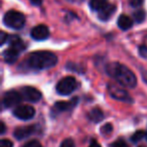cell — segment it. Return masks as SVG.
Returning <instances> with one entry per match:
<instances>
[{
	"instance_id": "cell-17",
	"label": "cell",
	"mask_w": 147,
	"mask_h": 147,
	"mask_svg": "<svg viewBox=\"0 0 147 147\" xmlns=\"http://www.w3.org/2000/svg\"><path fill=\"white\" fill-rule=\"evenodd\" d=\"M108 4V1L107 0H91L90 6L93 10L100 11L102 8H104L106 5Z\"/></svg>"
},
{
	"instance_id": "cell-27",
	"label": "cell",
	"mask_w": 147,
	"mask_h": 147,
	"mask_svg": "<svg viewBox=\"0 0 147 147\" xmlns=\"http://www.w3.org/2000/svg\"><path fill=\"white\" fill-rule=\"evenodd\" d=\"M6 39H7V34L2 31V32L0 33V45H4Z\"/></svg>"
},
{
	"instance_id": "cell-19",
	"label": "cell",
	"mask_w": 147,
	"mask_h": 147,
	"mask_svg": "<svg viewBox=\"0 0 147 147\" xmlns=\"http://www.w3.org/2000/svg\"><path fill=\"white\" fill-rule=\"evenodd\" d=\"M134 19L137 23H141L146 17V13L143 10H137L136 12H134Z\"/></svg>"
},
{
	"instance_id": "cell-21",
	"label": "cell",
	"mask_w": 147,
	"mask_h": 147,
	"mask_svg": "<svg viewBox=\"0 0 147 147\" xmlns=\"http://www.w3.org/2000/svg\"><path fill=\"white\" fill-rule=\"evenodd\" d=\"M59 147H75V142H74V140L71 138L65 139V140L61 142Z\"/></svg>"
},
{
	"instance_id": "cell-8",
	"label": "cell",
	"mask_w": 147,
	"mask_h": 147,
	"mask_svg": "<svg viewBox=\"0 0 147 147\" xmlns=\"http://www.w3.org/2000/svg\"><path fill=\"white\" fill-rule=\"evenodd\" d=\"M21 92H22L21 95L24 98V100L28 101V102H37L40 100L41 96H42L41 93L33 87H24L22 88Z\"/></svg>"
},
{
	"instance_id": "cell-12",
	"label": "cell",
	"mask_w": 147,
	"mask_h": 147,
	"mask_svg": "<svg viewBox=\"0 0 147 147\" xmlns=\"http://www.w3.org/2000/svg\"><path fill=\"white\" fill-rule=\"evenodd\" d=\"M115 9H116V7H115L114 5L109 4L108 3L104 8H102L100 11H98L99 18H100L101 20H108L113 15V13L115 12Z\"/></svg>"
},
{
	"instance_id": "cell-4",
	"label": "cell",
	"mask_w": 147,
	"mask_h": 147,
	"mask_svg": "<svg viewBox=\"0 0 147 147\" xmlns=\"http://www.w3.org/2000/svg\"><path fill=\"white\" fill-rule=\"evenodd\" d=\"M78 87V82L74 77H65L61 79L57 85V92L61 96L69 95L76 90Z\"/></svg>"
},
{
	"instance_id": "cell-2",
	"label": "cell",
	"mask_w": 147,
	"mask_h": 147,
	"mask_svg": "<svg viewBox=\"0 0 147 147\" xmlns=\"http://www.w3.org/2000/svg\"><path fill=\"white\" fill-rule=\"evenodd\" d=\"M26 63L31 69H47L57 65V57L55 53L51 51H34L27 57Z\"/></svg>"
},
{
	"instance_id": "cell-18",
	"label": "cell",
	"mask_w": 147,
	"mask_h": 147,
	"mask_svg": "<svg viewBox=\"0 0 147 147\" xmlns=\"http://www.w3.org/2000/svg\"><path fill=\"white\" fill-rule=\"evenodd\" d=\"M145 136H146V132H145V131L138 130V131H136L132 136H131V141L134 142V143H136V142H138V141H140L141 139Z\"/></svg>"
},
{
	"instance_id": "cell-32",
	"label": "cell",
	"mask_w": 147,
	"mask_h": 147,
	"mask_svg": "<svg viewBox=\"0 0 147 147\" xmlns=\"http://www.w3.org/2000/svg\"><path fill=\"white\" fill-rule=\"evenodd\" d=\"M146 138H147V133H146Z\"/></svg>"
},
{
	"instance_id": "cell-23",
	"label": "cell",
	"mask_w": 147,
	"mask_h": 147,
	"mask_svg": "<svg viewBox=\"0 0 147 147\" xmlns=\"http://www.w3.org/2000/svg\"><path fill=\"white\" fill-rule=\"evenodd\" d=\"M0 147H13V143L8 139H1Z\"/></svg>"
},
{
	"instance_id": "cell-22",
	"label": "cell",
	"mask_w": 147,
	"mask_h": 147,
	"mask_svg": "<svg viewBox=\"0 0 147 147\" xmlns=\"http://www.w3.org/2000/svg\"><path fill=\"white\" fill-rule=\"evenodd\" d=\"M23 147H42V145L37 140H31V141H28L27 143H25V144L23 145Z\"/></svg>"
},
{
	"instance_id": "cell-20",
	"label": "cell",
	"mask_w": 147,
	"mask_h": 147,
	"mask_svg": "<svg viewBox=\"0 0 147 147\" xmlns=\"http://www.w3.org/2000/svg\"><path fill=\"white\" fill-rule=\"evenodd\" d=\"M112 130H113V126L110 123H107L104 126L101 127V132H102V134H105V135L110 134V133L112 132Z\"/></svg>"
},
{
	"instance_id": "cell-7",
	"label": "cell",
	"mask_w": 147,
	"mask_h": 147,
	"mask_svg": "<svg viewBox=\"0 0 147 147\" xmlns=\"http://www.w3.org/2000/svg\"><path fill=\"white\" fill-rule=\"evenodd\" d=\"M13 115L20 120H30L34 117L35 109L32 106H28V105L19 106L13 111Z\"/></svg>"
},
{
	"instance_id": "cell-14",
	"label": "cell",
	"mask_w": 147,
	"mask_h": 147,
	"mask_svg": "<svg viewBox=\"0 0 147 147\" xmlns=\"http://www.w3.org/2000/svg\"><path fill=\"white\" fill-rule=\"evenodd\" d=\"M88 117L92 122L99 123L104 119V113L100 108H94L90 111Z\"/></svg>"
},
{
	"instance_id": "cell-3",
	"label": "cell",
	"mask_w": 147,
	"mask_h": 147,
	"mask_svg": "<svg viewBox=\"0 0 147 147\" xmlns=\"http://www.w3.org/2000/svg\"><path fill=\"white\" fill-rule=\"evenodd\" d=\"M5 25L13 29H20L25 23V16L21 12L10 10L5 13L3 18Z\"/></svg>"
},
{
	"instance_id": "cell-30",
	"label": "cell",
	"mask_w": 147,
	"mask_h": 147,
	"mask_svg": "<svg viewBox=\"0 0 147 147\" xmlns=\"http://www.w3.org/2000/svg\"><path fill=\"white\" fill-rule=\"evenodd\" d=\"M89 147H101V145L99 144L98 142H96V141H93V142L91 143V145Z\"/></svg>"
},
{
	"instance_id": "cell-26",
	"label": "cell",
	"mask_w": 147,
	"mask_h": 147,
	"mask_svg": "<svg viewBox=\"0 0 147 147\" xmlns=\"http://www.w3.org/2000/svg\"><path fill=\"white\" fill-rule=\"evenodd\" d=\"M130 4L132 7H139L143 4V0H131Z\"/></svg>"
},
{
	"instance_id": "cell-1",
	"label": "cell",
	"mask_w": 147,
	"mask_h": 147,
	"mask_svg": "<svg viewBox=\"0 0 147 147\" xmlns=\"http://www.w3.org/2000/svg\"><path fill=\"white\" fill-rule=\"evenodd\" d=\"M106 71L111 78L124 87L134 88L137 85V79L134 73L124 65L119 63H110L107 65Z\"/></svg>"
},
{
	"instance_id": "cell-25",
	"label": "cell",
	"mask_w": 147,
	"mask_h": 147,
	"mask_svg": "<svg viewBox=\"0 0 147 147\" xmlns=\"http://www.w3.org/2000/svg\"><path fill=\"white\" fill-rule=\"evenodd\" d=\"M139 53L142 57L147 59V47L146 45H141L139 47Z\"/></svg>"
},
{
	"instance_id": "cell-28",
	"label": "cell",
	"mask_w": 147,
	"mask_h": 147,
	"mask_svg": "<svg viewBox=\"0 0 147 147\" xmlns=\"http://www.w3.org/2000/svg\"><path fill=\"white\" fill-rule=\"evenodd\" d=\"M6 130V127H5V124L3 122H0V133L3 134Z\"/></svg>"
},
{
	"instance_id": "cell-5",
	"label": "cell",
	"mask_w": 147,
	"mask_h": 147,
	"mask_svg": "<svg viewBox=\"0 0 147 147\" xmlns=\"http://www.w3.org/2000/svg\"><path fill=\"white\" fill-rule=\"evenodd\" d=\"M107 89H108V92L110 94V96L113 97L114 99H116V100L122 101V102H126V103L132 102V98L130 97V95L124 89L120 88L117 85L110 83L107 86Z\"/></svg>"
},
{
	"instance_id": "cell-6",
	"label": "cell",
	"mask_w": 147,
	"mask_h": 147,
	"mask_svg": "<svg viewBox=\"0 0 147 147\" xmlns=\"http://www.w3.org/2000/svg\"><path fill=\"white\" fill-rule=\"evenodd\" d=\"M22 95L16 91H8L3 97V106L5 108H11L18 105L22 100Z\"/></svg>"
},
{
	"instance_id": "cell-15",
	"label": "cell",
	"mask_w": 147,
	"mask_h": 147,
	"mask_svg": "<svg viewBox=\"0 0 147 147\" xmlns=\"http://www.w3.org/2000/svg\"><path fill=\"white\" fill-rule=\"evenodd\" d=\"M117 23H118V26L120 27L122 30H127V29L131 28L133 25L132 19L129 16H127V15H121L118 18Z\"/></svg>"
},
{
	"instance_id": "cell-9",
	"label": "cell",
	"mask_w": 147,
	"mask_h": 147,
	"mask_svg": "<svg viewBox=\"0 0 147 147\" xmlns=\"http://www.w3.org/2000/svg\"><path fill=\"white\" fill-rule=\"evenodd\" d=\"M30 35L35 40H45L49 36V30L45 24H39L33 27Z\"/></svg>"
},
{
	"instance_id": "cell-29",
	"label": "cell",
	"mask_w": 147,
	"mask_h": 147,
	"mask_svg": "<svg viewBox=\"0 0 147 147\" xmlns=\"http://www.w3.org/2000/svg\"><path fill=\"white\" fill-rule=\"evenodd\" d=\"M30 2L34 5H40L41 4V0H30Z\"/></svg>"
},
{
	"instance_id": "cell-16",
	"label": "cell",
	"mask_w": 147,
	"mask_h": 147,
	"mask_svg": "<svg viewBox=\"0 0 147 147\" xmlns=\"http://www.w3.org/2000/svg\"><path fill=\"white\" fill-rule=\"evenodd\" d=\"M10 47H13V49H16L17 51H21L24 49V42L21 40L20 37L13 35V36L10 37Z\"/></svg>"
},
{
	"instance_id": "cell-13",
	"label": "cell",
	"mask_w": 147,
	"mask_h": 147,
	"mask_svg": "<svg viewBox=\"0 0 147 147\" xmlns=\"http://www.w3.org/2000/svg\"><path fill=\"white\" fill-rule=\"evenodd\" d=\"M20 51H17L16 49H13V47H9L6 51L3 53V57H4L5 61L8 63H13L18 57V55Z\"/></svg>"
},
{
	"instance_id": "cell-31",
	"label": "cell",
	"mask_w": 147,
	"mask_h": 147,
	"mask_svg": "<svg viewBox=\"0 0 147 147\" xmlns=\"http://www.w3.org/2000/svg\"><path fill=\"white\" fill-rule=\"evenodd\" d=\"M139 147H145V146H139Z\"/></svg>"
},
{
	"instance_id": "cell-10",
	"label": "cell",
	"mask_w": 147,
	"mask_h": 147,
	"mask_svg": "<svg viewBox=\"0 0 147 147\" xmlns=\"http://www.w3.org/2000/svg\"><path fill=\"white\" fill-rule=\"evenodd\" d=\"M35 132V126H24L19 127L15 129L14 131V137L18 140H22L24 138H27L30 135H32Z\"/></svg>"
},
{
	"instance_id": "cell-24",
	"label": "cell",
	"mask_w": 147,
	"mask_h": 147,
	"mask_svg": "<svg viewBox=\"0 0 147 147\" xmlns=\"http://www.w3.org/2000/svg\"><path fill=\"white\" fill-rule=\"evenodd\" d=\"M112 147H128V145H127V143L125 142L124 140L119 139V140H117L116 142L113 143Z\"/></svg>"
},
{
	"instance_id": "cell-11",
	"label": "cell",
	"mask_w": 147,
	"mask_h": 147,
	"mask_svg": "<svg viewBox=\"0 0 147 147\" xmlns=\"http://www.w3.org/2000/svg\"><path fill=\"white\" fill-rule=\"evenodd\" d=\"M78 97H75L71 101L69 102H57L53 106V110L55 112H65V111H67L69 109L74 108V107L76 106L77 103H78Z\"/></svg>"
}]
</instances>
